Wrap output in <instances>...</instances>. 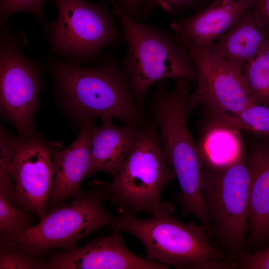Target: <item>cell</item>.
Returning <instances> with one entry per match:
<instances>
[{"label":"cell","instance_id":"1","mask_svg":"<svg viewBox=\"0 0 269 269\" xmlns=\"http://www.w3.org/2000/svg\"><path fill=\"white\" fill-rule=\"evenodd\" d=\"M50 69L63 100L82 125L97 117L115 118L128 125L141 122L128 77L114 61L92 68L54 61Z\"/></svg>","mask_w":269,"mask_h":269},{"label":"cell","instance_id":"2","mask_svg":"<svg viewBox=\"0 0 269 269\" xmlns=\"http://www.w3.org/2000/svg\"><path fill=\"white\" fill-rule=\"evenodd\" d=\"M118 18L128 50L123 69L137 105L153 84L167 78L197 82L195 64L186 47L176 38L134 20L115 1L111 3Z\"/></svg>","mask_w":269,"mask_h":269},{"label":"cell","instance_id":"3","mask_svg":"<svg viewBox=\"0 0 269 269\" xmlns=\"http://www.w3.org/2000/svg\"><path fill=\"white\" fill-rule=\"evenodd\" d=\"M174 206L162 202L148 219L122 214L110 227L139 240L146 251V259L176 269H198L208 261L220 260L225 254L211 245L201 224H185L174 218Z\"/></svg>","mask_w":269,"mask_h":269},{"label":"cell","instance_id":"4","mask_svg":"<svg viewBox=\"0 0 269 269\" xmlns=\"http://www.w3.org/2000/svg\"><path fill=\"white\" fill-rule=\"evenodd\" d=\"M250 180L244 155L223 165L202 162L201 189L212 238L230 257L244 252L246 246Z\"/></svg>","mask_w":269,"mask_h":269},{"label":"cell","instance_id":"5","mask_svg":"<svg viewBox=\"0 0 269 269\" xmlns=\"http://www.w3.org/2000/svg\"><path fill=\"white\" fill-rule=\"evenodd\" d=\"M108 198L107 182H95L83 195L72 198L68 204L53 206L39 223L10 240L34 257L54 249H75L82 238L115 222L116 217L103 205Z\"/></svg>","mask_w":269,"mask_h":269},{"label":"cell","instance_id":"6","mask_svg":"<svg viewBox=\"0 0 269 269\" xmlns=\"http://www.w3.org/2000/svg\"><path fill=\"white\" fill-rule=\"evenodd\" d=\"M175 176L150 124L139 128L133 148L107 187L120 214H152L160 207L162 192Z\"/></svg>","mask_w":269,"mask_h":269},{"label":"cell","instance_id":"7","mask_svg":"<svg viewBox=\"0 0 269 269\" xmlns=\"http://www.w3.org/2000/svg\"><path fill=\"white\" fill-rule=\"evenodd\" d=\"M188 81L175 79L172 91L160 82L154 93L152 114L159 127V141L168 164L174 171L180 189L186 193L201 185L202 159L188 130L186 106L189 93Z\"/></svg>","mask_w":269,"mask_h":269},{"label":"cell","instance_id":"8","mask_svg":"<svg viewBox=\"0 0 269 269\" xmlns=\"http://www.w3.org/2000/svg\"><path fill=\"white\" fill-rule=\"evenodd\" d=\"M51 1L58 12L57 19L49 24L54 54L85 62L119 40L120 34L105 4L86 0Z\"/></svg>","mask_w":269,"mask_h":269},{"label":"cell","instance_id":"9","mask_svg":"<svg viewBox=\"0 0 269 269\" xmlns=\"http://www.w3.org/2000/svg\"><path fill=\"white\" fill-rule=\"evenodd\" d=\"M10 30H5L0 38V109L20 137L26 138L33 134L40 78L36 62L22 53L20 41Z\"/></svg>","mask_w":269,"mask_h":269},{"label":"cell","instance_id":"10","mask_svg":"<svg viewBox=\"0 0 269 269\" xmlns=\"http://www.w3.org/2000/svg\"><path fill=\"white\" fill-rule=\"evenodd\" d=\"M52 151L34 134L14 138L10 165L14 183L10 201L35 214L40 220L47 213L53 184Z\"/></svg>","mask_w":269,"mask_h":269},{"label":"cell","instance_id":"11","mask_svg":"<svg viewBox=\"0 0 269 269\" xmlns=\"http://www.w3.org/2000/svg\"><path fill=\"white\" fill-rule=\"evenodd\" d=\"M197 71V87L190 94L187 116L196 107L207 111L235 113L255 105L251 99L241 74L210 52L188 50Z\"/></svg>","mask_w":269,"mask_h":269},{"label":"cell","instance_id":"12","mask_svg":"<svg viewBox=\"0 0 269 269\" xmlns=\"http://www.w3.org/2000/svg\"><path fill=\"white\" fill-rule=\"evenodd\" d=\"M48 269H167L168 266L141 258L126 246L120 232L90 240L80 248L51 253Z\"/></svg>","mask_w":269,"mask_h":269},{"label":"cell","instance_id":"13","mask_svg":"<svg viewBox=\"0 0 269 269\" xmlns=\"http://www.w3.org/2000/svg\"><path fill=\"white\" fill-rule=\"evenodd\" d=\"M255 0H236L207 6L192 16L173 20L170 26L188 50L209 52L217 39L235 24Z\"/></svg>","mask_w":269,"mask_h":269},{"label":"cell","instance_id":"14","mask_svg":"<svg viewBox=\"0 0 269 269\" xmlns=\"http://www.w3.org/2000/svg\"><path fill=\"white\" fill-rule=\"evenodd\" d=\"M96 126L94 121L82 125L77 139L62 150L52 151L54 180L48 206H54L85 193L82 180L89 175L91 139Z\"/></svg>","mask_w":269,"mask_h":269},{"label":"cell","instance_id":"15","mask_svg":"<svg viewBox=\"0 0 269 269\" xmlns=\"http://www.w3.org/2000/svg\"><path fill=\"white\" fill-rule=\"evenodd\" d=\"M252 6L217 39L209 51L239 73L269 42V26L260 19Z\"/></svg>","mask_w":269,"mask_h":269},{"label":"cell","instance_id":"16","mask_svg":"<svg viewBox=\"0 0 269 269\" xmlns=\"http://www.w3.org/2000/svg\"><path fill=\"white\" fill-rule=\"evenodd\" d=\"M246 162L250 180L246 246L251 248L269 238V144L253 148Z\"/></svg>","mask_w":269,"mask_h":269},{"label":"cell","instance_id":"17","mask_svg":"<svg viewBox=\"0 0 269 269\" xmlns=\"http://www.w3.org/2000/svg\"><path fill=\"white\" fill-rule=\"evenodd\" d=\"M101 121V126L95 128L92 136L89 175L101 171L113 177L133 148L139 128L133 125L118 127L112 120Z\"/></svg>","mask_w":269,"mask_h":269},{"label":"cell","instance_id":"18","mask_svg":"<svg viewBox=\"0 0 269 269\" xmlns=\"http://www.w3.org/2000/svg\"><path fill=\"white\" fill-rule=\"evenodd\" d=\"M203 131L205 134L198 144L202 162L223 165L244 155L236 130L214 127Z\"/></svg>","mask_w":269,"mask_h":269},{"label":"cell","instance_id":"19","mask_svg":"<svg viewBox=\"0 0 269 269\" xmlns=\"http://www.w3.org/2000/svg\"><path fill=\"white\" fill-rule=\"evenodd\" d=\"M203 130L225 127L269 136V107L254 105L235 113L207 111Z\"/></svg>","mask_w":269,"mask_h":269},{"label":"cell","instance_id":"20","mask_svg":"<svg viewBox=\"0 0 269 269\" xmlns=\"http://www.w3.org/2000/svg\"><path fill=\"white\" fill-rule=\"evenodd\" d=\"M241 74L254 104L269 107V42L244 65Z\"/></svg>","mask_w":269,"mask_h":269},{"label":"cell","instance_id":"21","mask_svg":"<svg viewBox=\"0 0 269 269\" xmlns=\"http://www.w3.org/2000/svg\"><path fill=\"white\" fill-rule=\"evenodd\" d=\"M34 218L14 206L0 194V236L10 239L26 231L32 226Z\"/></svg>","mask_w":269,"mask_h":269},{"label":"cell","instance_id":"22","mask_svg":"<svg viewBox=\"0 0 269 269\" xmlns=\"http://www.w3.org/2000/svg\"><path fill=\"white\" fill-rule=\"evenodd\" d=\"M0 269H48V265L30 255L15 242L0 238Z\"/></svg>","mask_w":269,"mask_h":269},{"label":"cell","instance_id":"23","mask_svg":"<svg viewBox=\"0 0 269 269\" xmlns=\"http://www.w3.org/2000/svg\"><path fill=\"white\" fill-rule=\"evenodd\" d=\"M0 194L10 201L14 183L10 172V165L14 150V138L2 128L0 131Z\"/></svg>","mask_w":269,"mask_h":269},{"label":"cell","instance_id":"24","mask_svg":"<svg viewBox=\"0 0 269 269\" xmlns=\"http://www.w3.org/2000/svg\"><path fill=\"white\" fill-rule=\"evenodd\" d=\"M44 0H0V22L2 26L11 14L19 11H27L35 15L42 23L46 32L48 27L43 16Z\"/></svg>","mask_w":269,"mask_h":269},{"label":"cell","instance_id":"25","mask_svg":"<svg viewBox=\"0 0 269 269\" xmlns=\"http://www.w3.org/2000/svg\"><path fill=\"white\" fill-rule=\"evenodd\" d=\"M233 268L269 269V245L255 253L243 252L231 257Z\"/></svg>","mask_w":269,"mask_h":269},{"label":"cell","instance_id":"26","mask_svg":"<svg viewBox=\"0 0 269 269\" xmlns=\"http://www.w3.org/2000/svg\"><path fill=\"white\" fill-rule=\"evenodd\" d=\"M200 0H145L142 17L145 18L155 8H161L169 12L191 6Z\"/></svg>","mask_w":269,"mask_h":269},{"label":"cell","instance_id":"27","mask_svg":"<svg viewBox=\"0 0 269 269\" xmlns=\"http://www.w3.org/2000/svg\"><path fill=\"white\" fill-rule=\"evenodd\" d=\"M145 0H118V3L135 20L142 17Z\"/></svg>","mask_w":269,"mask_h":269},{"label":"cell","instance_id":"28","mask_svg":"<svg viewBox=\"0 0 269 269\" xmlns=\"http://www.w3.org/2000/svg\"><path fill=\"white\" fill-rule=\"evenodd\" d=\"M252 6L260 19L269 26V0H255Z\"/></svg>","mask_w":269,"mask_h":269},{"label":"cell","instance_id":"29","mask_svg":"<svg viewBox=\"0 0 269 269\" xmlns=\"http://www.w3.org/2000/svg\"><path fill=\"white\" fill-rule=\"evenodd\" d=\"M235 0H214L208 5V6L213 7L219 6L232 2Z\"/></svg>","mask_w":269,"mask_h":269},{"label":"cell","instance_id":"30","mask_svg":"<svg viewBox=\"0 0 269 269\" xmlns=\"http://www.w3.org/2000/svg\"><path fill=\"white\" fill-rule=\"evenodd\" d=\"M109 2H111L113 0H108Z\"/></svg>","mask_w":269,"mask_h":269}]
</instances>
